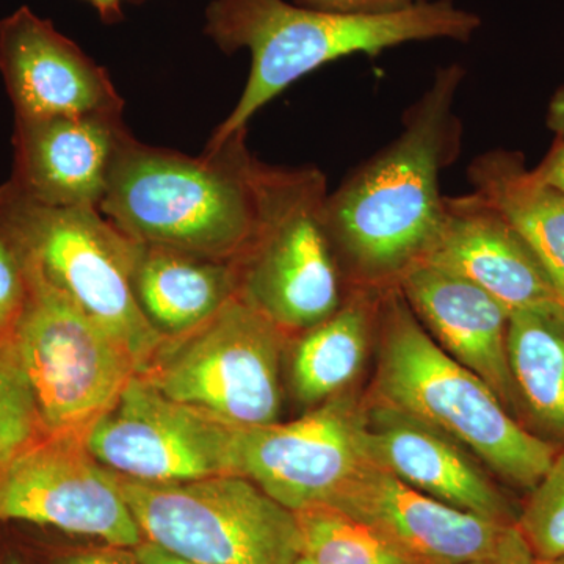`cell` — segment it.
Instances as JSON below:
<instances>
[{
  "instance_id": "33",
  "label": "cell",
  "mask_w": 564,
  "mask_h": 564,
  "mask_svg": "<svg viewBox=\"0 0 564 564\" xmlns=\"http://www.w3.org/2000/svg\"><path fill=\"white\" fill-rule=\"evenodd\" d=\"M96 10L101 13L106 21H115V18L120 17L122 2L126 0H87Z\"/></svg>"
},
{
  "instance_id": "3",
  "label": "cell",
  "mask_w": 564,
  "mask_h": 564,
  "mask_svg": "<svg viewBox=\"0 0 564 564\" xmlns=\"http://www.w3.org/2000/svg\"><path fill=\"white\" fill-rule=\"evenodd\" d=\"M245 135L192 158L148 147L129 133L99 212L133 242L237 261L258 231L265 170Z\"/></svg>"
},
{
  "instance_id": "31",
  "label": "cell",
  "mask_w": 564,
  "mask_h": 564,
  "mask_svg": "<svg viewBox=\"0 0 564 564\" xmlns=\"http://www.w3.org/2000/svg\"><path fill=\"white\" fill-rule=\"evenodd\" d=\"M132 551L140 564H202L173 554V552L166 551L165 547L152 543L150 540L141 541Z\"/></svg>"
},
{
  "instance_id": "28",
  "label": "cell",
  "mask_w": 564,
  "mask_h": 564,
  "mask_svg": "<svg viewBox=\"0 0 564 564\" xmlns=\"http://www.w3.org/2000/svg\"><path fill=\"white\" fill-rule=\"evenodd\" d=\"M432 0H293L296 6L307 9L334 11V13L381 17L414 9Z\"/></svg>"
},
{
  "instance_id": "32",
  "label": "cell",
  "mask_w": 564,
  "mask_h": 564,
  "mask_svg": "<svg viewBox=\"0 0 564 564\" xmlns=\"http://www.w3.org/2000/svg\"><path fill=\"white\" fill-rule=\"evenodd\" d=\"M545 124L555 139L564 140V84L552 95L545 115Z\"/></svg>"
},
{
  "instance_id": "24",
  "label": "cell",
  "mask_w": 564,
  "mask_h": 564,
  "mask_svg": "<svg viewBox=\"0 0 564 564\" xmlns=\"http://www.w3.org/2000/svg\"><path fill=\"white\" fill-rule=\"evenodd\" d=\"M516 524L541 562L564 556V447L527 496Z\"/></svg>"
},
{
  "instance_id": "9",
  "label": "cell",
  "mask_w": 564,
  "mask_h": 564,
  "mask_svg": "<svg viewBox=\"0 0 564 564\" xmlns=\"http://www.w3.org/2000/svg\"><path fill=\"white\" fill-rule=\"evenodd\" d=\"M285 337L236 295L199 328L165 340L139 375L170 399L237 429L272 425L282 408Z\"/></svg>"
},
{
  "instance_id": "16",
  "label": "cell",
  "mask_w": 564,
  "mask_h": 564,
  "mask_svg": "<svg viewBox=\"0 0 564 564\" xmlns=\"http://www.w3.org/2000/svg\"><path fill=\"white\" fill-rule=\"evenodd\" d=\"M128 135L122 113L17 120L10 184L44 206L99 209Z\"/></svg>"
},
{
  "instance_id": "8",
  "label": "cell",
  "mask_w": 564,
  "mask_h": 564,
  "mask_svg": "<svg viewBox=\"0 0 564 564\" xmlns=\"http://www.w3.org/2000/svg\"><path fill=\"white\" fill-rule=\"evenodd\" d=\"M144 540L202 564H296L302 538L293 511L237 474L184 484L120 477Z\"/></svg>"
},
{
  "instance_id": "21",
  "label": "cell",
  "mask_w": 564,
  "mask_h": 564,
  "mask_svg": "<svg viewBox=\"0 0 564 564\" xmlns=\"http://www.w3.org/2000/svg\"><path fill=\"white\" fill-rule=\"evenodd\" d=\"M507 345L522 423L564 447V304L552 300L513 311Z\"/></svg>"
},
{
  "instance_id": "22",
  "label": "cell",
  "mask_w": 564,
  "mask_h": 564,
  "mask_svg": "<svg viewBox=\"0 0 564 564\" xmlns=\"http://www.w3.org/2000/svg\"><path fill=\"white\" fill-rule=\"evenodd\" d=\"M381 291L351 288L336 313L302 333L293 352L291 380L304 406H321L355 383L377 334Z\"/></svg>"
},
{
  "instance_id": "10",
  "label": "cell",
  "mask_w": 564,
  "mask_h": 564,
  "mask_svg": "<svg viewBox=\"0 0 564 564\" xmlns=\"http://www.w3.org/2000/svg\"><path fill=\"white\" fill-rule=\"evenodd\" d=\"M0 524L99 538L115 547L144 540L118 475L77 433H44L0 466Z\"/></svg>"
},
{
  "instance_id": "18",
  "label": "cell",
  "mask_w": 564,
  "mask_h": 564,
  "mask_svg": "<svg viewBox=\"0 0 564 564\" xmlns=\"http://www.w3.org/2000/svg\"><path fill=\"white\" fill-rule=\"evenodd\" d=\"M422 262L474 282L511 313L558 300L521 234L474 192L445 196L443 225Z\"/></svg>"
},
{
  "instance_id": "35",
  "label": "cell",
  "mask_w": 564,
  "mask_h": 564,
  "mask_svg": "<svg viewBox=\"0 0 564 564\" xmlns=\"http://www.w3.org/2000/svg\"><path fill=\"white\" fill-rule=\"evenodd\" d=\"M543 564H564V556H560V558L552 560V562H545Z\"/></svg>"
},
{
  "instance_id": "27",
  "label": "cell",
  "mask_w": 564,
  "mask_h": 564,
  "mask_svg": "<svg viewBox=\"0 0 564 564\" xmlns=\"http://www.w3.org/2000/svg\"><path fill=\"white\" fill-rule=\"evenodd\" d=\"M21 552V551H20ZM29 564H140L132 549L106 545L99 549L41 552L40 556L24 554Z\"/></svg>"
},
{
  "instance_id": "17",
  "label": "cell",
  "mask_w": 564,
  "mask_h": 564,
  "mask_svg": "<svg viewBox=\"0 0 564 564\" xmlns=\"http://www.w3.org/2000/svg\"><path fill=\"white\" fill-rule=\"evenodd\" d=\"M395 288L436 344L481 378L522 423L508 362L511 311L474 282L425 262L411 267Z\"/></svg>"
},
{
  "instance_id": "12",
  "label": "cell",
  "mask_w": 564,
  "mask_h": 564,
  "mask_svg": "<svg viewBox=\"0 0 564 564\" xmlns=\"http://www.w3.org/2000/svg\"><path fill=\"white\" fill-rule=\"evenodd\" d=\"M364 402L345 392L288 423L236 429L234 470L289 510L329 503L372 463L362 443Z\"/></svg>"
},
{
  "instance_id": "4",
  "label": "cell",
  "mask_w": 564,
  "mask_h": 564,
  "mask_svg": "<svg viewBox=\"0 0 564 564\" xmlns=\"http://www.w3.org/2000/svg\"><path fill=\"white\" fill-rule=\"evenodd\" d=\"M375 339L370 399L447 434L511 488L529 494L540 484L558 445L530 432L481 378L447 355L395 285L381 291Z\"/></svg>"
},
{
  "instance_id": "11",
  "label": "cell",
  "mask_w": 564,
  "mask_h": 564,
  "mask_svg": "<svg viewBox=\"0 0 564 564\" xmlns=\"http://www.w3.org/2000/svg\"><path fill=\"white\" fill-rule=\"evenodd\" d=\"M237 426L170 399L135 375L87 434L95 458L143 484H184L234 470Z\"/></svg>"
},
{
  "instance_id": "2",
  "label": "cell",
  "mask_w": 564,
  "mask_h": 564,
  "mask_svg": "<svg viewBox=\"0 0 564 564\" xmlns=\"http://www.w3.org/2000/svg\"><path fill=\"white\" fill-rule=\"evenodd\" d=\"M480 14L455 0H432L381 17L307 9L288 0H214L206 32L225 52L247 50L251 68L231 115L210 137L206 151L247 131L262 107L296 80L350 55H380L410 43H469L481 29Z\"/></svg>"
},
{
  "instance_id": "25",
  "label": "cell",
  "mask_w": 564,
  "mask_h": 564,
  "mask_svg": "<svg viewBox=\"0 0 564 564\" xmlns=\"http://www.w3.org/2000/svg\"><path fill=\"white\" fill-rule=\"evenodd\" d=\"M43 434L32 393L13 356L0 350V466Z\"/></svg>"
},
{
  "instance_id": "30",
  "label": "cell",
  "mask_w": 564,
  "mask_h": 564,
  "mask_svg": "<svg viewBox=\"0 0 564 564\" xmlns=\"http://www.w3.org/2000/svg\"><path fill=\"white\" fill-rule=\"evenodd\" d=\"M533 170L541 180L564 193V140L555 139L543 161Z\"/></svg>"
},
{
  "instance_id": "13",
  "label": "cell",
  "mask_w": 564,
  "mask_h": 564,
  "mask_svg": "<svg viewBox=\"0 0 564 564\" xmlns=\"http://www.w3.org/2000/svg\"><path fill=\"white\" fill-rule=\"evenodd\" d=\"M328 505L372 527L411 564H466L496 547L508 527L440 502L367 463Z\"/></svg>"
},
{
  "instance_id": "5",
  "label": "cell",
  "mask_w": 564,
  "mask_h": 564,
  "mask_svg": "<svg viewBox=\"0 0 564 564\" xmlns=\"http://www.w3.org/2000/svg\"><path fill=\"white\" fill-rule=\"evenodd\" d=\"M0 228L22 261L120 340L140 372L147 369L166 339L141 313L133 293L139 242L98 207L44 206L10 182L0 187Z\"/></svg>"
},
{
  "instance_id": "15",
  "label": "cell",
  "mask_w": 564,
  "mask_h": 564,
  "mask_svg": "<svg viewBox=\"0 0 564 564\" xmlns=\"http://www.w3.org/2000/svg\"><path fill=\"white\" fill-rule=\"evenodd\" d=\"M0 73L17 120L124 110L106 69L28 7L0 21Z\"/></svg>"
},
{
  "instance_id": "36",
  "label": "cell",
  "mask_w": 564,
  "mask_h": 564,
  "mask_svg": "<svg viewBox=\"0 0 564 564\" xmlns=\"http://www.w3.org/2000/svg\"><path fill=\"white\" fill-rule=\"evenodd\" d=\"M296 564H313V563L307 562V560L303 558V556H302V558H300L299 563H296Z\"/></svg>"
},
{
  "instance_id": "6",
  "label": "cell",
  "mask_w": 564,
  "mask_h": 564,
  "mask_svg": "<svg viewBox=\"0 0 564 564\" xmlns=\"http://www.w3.org/2000/svg\"><path fill=\"white\" fill-rule=\"evenodd\" d=\"M328 181L315 166L267 165L258 231L239 269V295L285 333H303L347 296L328 226Z\"/></svg>"
},
{
  "instance_id": "26",
  "label": "cell",
  "mask_w": 564,
  "mask_h": 564,
  "mask_svg": "<svg viewBox=\"0 0 564 564\" xmlns=\"http://www.w3.org/2000/svg\"><path fill=\"white\" fill-rule=\"evenodd\" d=\"M28 302V276L18 248L0 228V350L11 356L14 332Z\"/></svg>"
},
{
  "instance_id": "1",
  "label": "cell",
  "mask_w": 564,
  "mask_h": 564,
  "mask_svg": "<svg viewBox=\"0 0 564 564\" xmlns=\"http://www.w3.org/2000/svg\"><path fill=\"white\" fill-rule=\"evenodd\" d=\"M466 69L451 63L403 113L395 139L326 196V226L348 289L393 288L430 251L444 220L441 177L462 154L456 111Z\"/></svg>"
},
{
  "instance_id": "14",
  "label": "cell",
  "mask_w": 564,
  "mask_h": 564,
  "mask_svg": "<svg viewBox=\"0 0 564 564\" xmlns=\"http://www.w3.org/2000/svg\"><path fill=\"white\" fill-rule=\"evenodd\" d=\"M362 443L370 462L440 502L503 524L519 511L477 456L447 434L369 399L364 402Z\"/></svg>"
},
{
  "instance_id": "19",
  "label": "cell",
  "mask_w": 564,
  "mask_h": 564,
  "mask_svg": "<svg viewBox=\"0 0 564 564\" xmlns=\"http://www.w3.org/2000/svg\"><path fill=\"white\" fill-rule=\"evenodd\" d=\"M141 313L166 340L199 328L239 295L236 261L139 243L132 272Z\"/></svg>"
},
{
  "instance_id": "23",
  "label": "cell",
  "mask_w": 564,
  "mask_h": 564,
  "mask_svg": "<svg viewBox=\"0 0 564 564\" xmlns=\"http://www.w3.org/2000/svg\"><path fill=\"white\" fill-rule=\"evenodd\" d=\"M302 556L313 564H411L372 527L328 503L295 511Z\"/></svg>"
},
{
  "instance_id": "20",
  "label": "cell",
  "mask_w": 564,
  "mask_h": 564,
  "mask_svg": "<svg viewBox=\"0 0 564 564\" xmlns=\"http://www.w3.org/2000/svg\"><path fill=\"white\" fill-rule=\"evenodd\" d=\"M467 181L521 234L564 304V193L529 169L521 151L505 148L477 155Z\"/></svg>"
},
{
  "instance_id": "7",
  "label": "cell",
  "mask_w": 564,
  "mask_h": 564,
  "mask_svg": "<svg viewBox=\"0 0 564 564\" xmlns=\"http://www.w3.org/2000/svg\"><path fill=\"white\" fill-rule=\"evenodd\" d=\"M24 262V261H22ZM28 302L11 356L44 433L88 432L135 375L131 351L24 262Z\"/></svg>"
},
{
  "instance_id": "29",
  "label": "cell",
  "mask_w": 564,
  "mask_h": 564,
  "mask_svg": "<svg viewBox=\"0 0 564 564\" xmlns=\"http://www.w3.org/2000/svg\"><path fill=\"white\" fill-rule=\"evenodd\" d=\"M466 564H543V562L534 554L532 545L525 540L518 524H513L505 530L499 543L489 554Z\"/></svg>"
},
{
  "instance_id": "34",
  "label": "cell",
  "mask_w": 564,
  "mask_h": 564,
  "mask_svg": "<svg viewBox=\"0 0 564 564\" xmlns=\"http://www.w3.org/2000/svg\"><path fill=\"white\" fill-rule=\"evenodd\" d=\"M0 564H29L17 545H2L0 547Z\"/></svg>"
}]
</instances>
